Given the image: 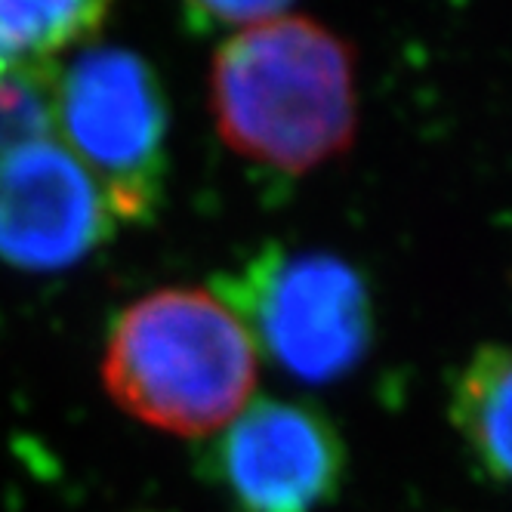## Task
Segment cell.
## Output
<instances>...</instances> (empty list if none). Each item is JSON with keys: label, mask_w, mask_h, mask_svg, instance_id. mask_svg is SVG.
I'll return each mask as SVG.
<instances>
[{"label": "cell", "mask_w": 512, "mask_h": 512, "mask_svg": "<svg viewBox=\"0 0 512 512\" xmlns=\"http://www.w3.org/2000/svg\"><path fill=\"white\" fill-rule=\"evenodd\" d=\"M210 112L235 155L309 173L355 142V50L312 16L250 25L213 56Z\"/></svg>", "instance_id": "obj_1"}, {"label": "cell", "mask_w": 512, "mask_h": 512, "mask_svg": "<svg viewBox=\"0 0 512 512\" xmlns=\"http://www.w3.org/2000/svg\"><path fill=\"white\" fill-rule=\"evenodd\" d=\"M256 346L244 321L204 287H164L118 312L102 355L115 405L170 435L210 438L256 389Z\"/></svg>", "instance_id": "obj_2"}, {"label": "cell", "mask_w": 512, "mask_h": 512, "mask_svg": "<svg viewBox=\"0 0 512 512\" xmlns=\"http://www.w3.org/2000/svg\"><path fill=\"white\" fill-rule=\"evenodd\" d=\"M256 352L303 383H334L368 358L377 334L368 281L343 256L272 247L219 278Z\"/></svg>", "instance_id": "obj_3"}, {"label": "cell", "mask_w": 512, "mask_h": 512, "mask_svg": "<svg viewBox=\"0 0 512 512\" xmlns=\"http://www.w3.org/2000/svg\"><path fill=\"white\" fill-rule=\"evenodd\" d=\"M56 127L115 226L155 216L167 179L170 108L149 59L124 47L81 50L59 71Z\"/></svg>", "instance_id": "obj_4"}, {"label": "cell", "mask_w": 512, "mask_h": 512, "mask_svg": "<svg viewBox=\"0 0 512 512\" xmlns=\"http://www.w3.org/2000/svg\"><path fill=\"white\" fill-rule=\"evenodd\" d=\"M201 472L235 512H321L343 491L349 451L318 405L256 398L210 435Z\"/></svg>", "instance_id": "obj_5"}, {"label": "cell", "mask_w": 512, "mask_h": 512, "mask_svg": "<svg viewBox=\"0 0 512 512\" xmlns=\"http://www.w3.org/2000/svg\"><path fill=\"white\" fill-rule=\"evenodd\" d=\"M115 219L93 176L65 145L44 139L0 155V260L62 272L93 253Z\"/></svg>", "instance_id": "obj_6"}, {"label": "cell", "mask_w": 512, "mask_h": 512, "mask_svg": "<svg viewBox=\"0 0 512 512\" xmlns=\"http://www.w3.org/2000/svg\"><path fill=\"white\" fill-rule=\"evenodd\" d=\"M451 423L488 479L512 485V346L485 343L454 377Z\"/></svg>", "instance_id": "obj_7"}, {"label": "cell", "mask_w": 512, "mask_h": 512, "mask_svg": "<svg viewBox=\"0 0 512 512\" xmlns=\"http://www.w3.org/2000/svg\"><path fill=\"white\" fill-rule=\"evenodd\" d=\"M112 0H0V68L50 62L96 31Z\"/></svg>", "instance_id": "obj_8"}, {"label": "cell", "mask_w": 512, "mask_h": 512, "mask_svg": "<svg viewBox=\"0 0 512 512\" xmlns=\"http://www.w3.org/2000/svg\"><path fill=\"white\" fill-rule=\"evenodd\" d=\"M59 71L56 59L0 68V155L50 139L56 130Z\"/></svg>", "instance_id": "obj_9"}, {"label": "cell", "mask_w": 512, "mask_h": 512, "mask_svg": "<svg viewBox=\"0 0 512 512\" xmlns=\"http://www.w3.org/2000/svg\"><path fill=\"white\" fill-rule=\"evenodd\" d=\"M290 4L294 0H182V7L207 25H244V28L284 16Z\"/></svg>", "instance_id": "obj_10"}]
</instances>
